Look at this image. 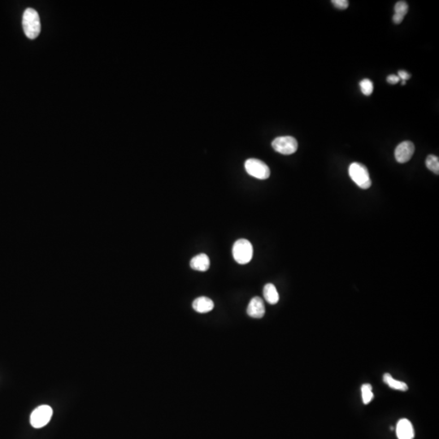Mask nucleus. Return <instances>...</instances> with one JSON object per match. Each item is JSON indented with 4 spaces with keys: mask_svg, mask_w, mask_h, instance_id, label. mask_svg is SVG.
Returning a JSON list of instances; mask_svg holds the SVG:
<instances>
[{
    "mask_svg": "<svg viewBox=\"0 0 439 439\" xmlns=\"http://www.w3.org/2000/svg\"><path fill=\"white\" fill-rule=\"evenodd\" d=\"M22 25L27 38H37L41 32V21L38 12L33 8H27L23 14Z\"/></svg>",
    "mask_w": 439,
    "mask_h": 439,
    "instance_id": "f257e3e1",
    "label": "nucleus"
},
{
    "mask_svg": "<svg viewBox=\"0 0 439 439\" xmlns=\"http://www.w3.org/2000/svg\"><path fill=\"white\" fill-rule=\"evenodd\" d=\"M349 175L359 188L367 190L371 186L372 181L369 170L364 164L357 162L351 163L349 167Z\"/></svg>",
    "mask_w": 439,
    "mask_h": 439,
    "instance_id": "f03ea898",
    "label": "nucleus"
},
{
    "mask_svg": "<svg viewBox=\"0 0 439 439\" xmlns=\"http://www.w3.org/2000/svg\"><path fill=\"white\" fill-rule=\"evenodd\" d=\"M233 256L237 263L246 264L253 256V246L246 239H239L233 246Z\"/></svg>",
    "mask_w": 439,
    "mask_h": 439,
    "instance_id": "7ed1b4c3",
    "label": "nucleus"
},
{
    "mask_svg": "<svg viewBox=\"0 0 439 439\" xmlns=\"http://www.w3.org/2000/svg\"><path fill=\"white\" fill-rule=\"evenodd\" d=\"M245 169L249 175L260 180H265L270 176V169L266 163L257 159H249L245 162Z\"/></svg>",
    "mask_w": 439,
    "mask_h": 439,
    "instance_id": "20e7f679",
    "label": "nucleus"
},
{
    "mask_svg": "<svg viewBox=\"0 0 439 439\" xmlns=\"http://www.w3.org/2000/svg\"><path fill=\"white\" fill-rule=\"evenodd\" d=\"M273 148L282 155H291L298 150V142L291 136H282L275 138L272 143Z\"/></svg>",
    "mask_w": 439,
    "mask_h": 439,
    "instance_id": "39448f33",
    "label": "nucleus"
},
{
    "mask_svg": "<svg viewBox=\"0 0 439 439\" xmlns=\"http://www.w3.org/2000/svg\"><path fill=\"white\" fill-rule=\"evenodd\" d=\"M52 408L48 405L38 406L32 412L31 424L35 429H40L49 423L52 417Z\"/></svg>",
    "mask_w": 439,
    "mask_h": 439,
    "instance_id": "423d86ee",
    "label": "nucleus"
},
{
    "mask_svg": "<svg viewBox=\"0 0 439 439\" xmlns=\"http://www.w3.org/2000/svg\"><path fill=\"white\" fill-rule=\"evenodd\" d=\"M414 151V144L410 141H404L397 146L394 151V156L399 163H406L411 160Z\"/></svg>",
    "mask_w": 439,
    "mask_h": 439,
    "instance_id": "0eeeda50",
    "label": "nucleus"
},
{
    "mask_svg": "<svg viewBox=\"0 0 439 439\" xmlns=\"http://www.w3.org/2000/svg\"><path fill=\"white\" fill-rule=\"evenodd\" d=\"M247 314L253 318H262L265 314L263 299L260 297H254L247 307Z\"/></svg>",
    "mask_w": 439,
    "mask_h": 439,
    "instance_id": "6e6552de",
    "label": "nucleus"
},
{
    "mask_svg": "<svg viewBox=\"0 0 439 439\" xmlns=\"http://www.w3.org/2000/svg\"><path fill=\"white\" fill-rule=\"evenodd\" d=\"M397 437L399 439H413L414 429L408 420L401 419L396 426Z\"/></svg>",
    "mask_w": 439,
    "mask_h": 439,
    "instance_id": "1a4fd4ad",
    "label": "nucleus"
},
{
    "mask_svg": "<svg viewBox=\"0 0 439 439\" xmlns=\"http://www.w3.org/2000/svg\"><path fill=\"white\" fill-rule=\"evenodd\" d=\"M194 310L199 313H207L214 309V303L208 297H198L193 302Z\"/></svg>",
    "mask_w": 439,
    "mask_h": 439,
    "instance_id": "9d476101",
    "label": "nucleus"
},
{
    "mask_svg": "<svg viewBox=\"0 0 439 439\" xmlns=\"http://www.w3.org/2000/svg\"><path fill=\"white\" fill-rule=\"evenodd\" d=\"M191 269L197 271L205 272L210 267V260L206 254H199L195 256L191 260Z\"/></svg>",
    "mask_w": 439,
    "mask_h": 439,
    "instance_id": "9b49d317",
    "label": "nucleus"
},
{
    "mask_svg": "<svg viewBox=\"0 0 439 439\" xmlns=\"http://www.w3.org/2000/svg\"><path fill=\"white\" fill-rule=\"evenodd\" d=\"M408 12V5L405 1H399L394 5V15L392 20L394 24L399 25L404 20V16Z\"/></svg>",
    "mask_w": 439,
    "mask_h": 439,
    "instance_id": "f8f14e48",
    "label": "nucleus"
},
{
    "mask_svg": "<svg viewBox=\"0 0 439 439\" xmlns=\"http://www.w3.org/2000/svg\"><path fill=\"white\" fill-rule=\"evenodd\" d=\"M263 297L269 304H276L279 301L278 292L274 284H266L263 287Z\"/></svg>",
    "mask_w": 439,
    "mask_h": 439,
    "instance_id": "ddd939ff",
    "label": "nucleus"
},
{
    "mask_svg": "<svg viewBox=\"0 0 439 439\" xmlns=\"http://www.w3.org/2000/svg\"><path fill=\"white\" fill-rule=\"evenodd\" d=\"M383 381H384L385 383H386L388 387H390L392 389L400 390V391H406V390H407V389H408V387L406 386V383L400 382V381H398V380H395V379L393 378L391 375L389 374H384V376H383Z\"/></svg>",
    "mask_w": 439,
    "mask_h": 439,
    "instance_id": "4468645a",
    "label": "nucleus"
},
{
    "mask_svg": "<svg viewBox=\"0 0 439 439\" xmlns=\"http://www.w3.org/2000/svg\"><path fill=\"white\" fill-rule=\"evenodd\" d=\"M425 164L427 168L433 173L439 175V159L438 156L434 155H429L425 161Z\"/></svg>",
    "mask_w": 439,
    "mask_h": 439,
    "instance_id": "2eb2a0df",
    "label": "nucleus"
},
{
    "mask_svg": "<svg viewBox=\"0 0 439 439\" xmlns=\"http://www.w3.org/2000/svg\"><path fill=\"white\" fill-rule=\"evenodd\" d=\"M362 399L364 404H368L374 399L373 387L370 384H364L361 387Z\"/></svg>",
    "mask_w": 439,
    "mask_h": 439,
    "instance_id": "dca6fc26",
    "label": "nucleus"
},
{
    "mask_svg": "<svg viewBox=\"0 0 439 439\" xmlns=\"http://www.w3.org/2000/svg\"><path fill=\"white\" fill-rule=\"evenodd\" d=\"M359 86H360L362 93L364 94V96H371L374 91V85H373L372 81L369 79L362 80L359 83Z\"/></svg>",
    "mask_w": 439,
    "mask_h": 439,
    "instance_id": "f3484780",
    "label": "nucleus"
},
{
    "mask_svg": "<svg viewBox=\"0 0 439 439\" xmlns=\"http://www.w3.org/2000/svg\"><path fill=\"white\" fill-rule=\"evenodd\" d=\"M332 3L334 4V7H336L341 10H345L348 8L349 2L347 0H333Z\"/></svg>",
    "mask_w": 439,
    "mask_h": 439,
    "instance_id": "a211bd4d",
    "label": "nucleus"
},
{
    "mask_svg": "<svg viewBox=\"0 0 439 439\" xmlns=\"http://www.w3.org/2000/svg\"><path fill=\"white\" fill-rule=\"evenodd\" d=\"M387 82L390 83V84L394 85V84H397V83L399 82L400 79H399L398 76L392 74V75H389L387 77Z\"/></svg>",
    "mask_w": 439,
    "mask_h": 439,
    "instance_id": "6ab92c4d",
    "label": "nucleus"
},
{
    "mask_svg": "<svg viewBox=\"0 0 439 439\" xmlns=\"http://www.w3.org/2000/svg\"><path fill=\"white\" fill-rule=\"evenodd\" d=\"M397 76L399 77V79H402L403 81L408 80L409 78H411V75L404 70H399Z\"/></svg>",
    "mask_w": 439,
    "mask_h": 439,
    "instance_id": "aec40b11",
    "label": "nucleus"
},
{
    "mask_svg": "<svg viewBox=\"0 0 439 439\" xmlns=\"http://www.w3.org/2000/svg\"><path fill=\"white\" fill-rule=\"evenodd\" d=\"M406 84V81H402V85H405Z\"/></svg>",
    "mask_w": 439,
    "mask_h": 439,
    "instance_id": "412c9836",
    "label": "nucleus"
}]
</instances>
